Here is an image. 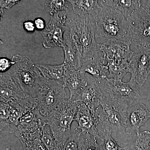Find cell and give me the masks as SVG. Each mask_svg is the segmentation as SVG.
<instances>
[{"label": "cell", "mask_w": 150, "mask_h": 150, "mask_svg": "<svg viewBox=\"0 0 150 150\" xmlns=\"http://www.w3.org/2000/svg\"><path fill=\"white\" fill-rule=\"evenodd\" d=\"M33 22L35 24V29L38 30L42 31L46 27V23L41 18L38 17L35 18Z\"/></svg>", "instance_id": "cell-35"}, {"label": "cell", "mask_w": 150, "mask_h": 150, "mask_svg": "<svg viewBox=\"0 0 150 150\" xmlns=\"http://www.w3.org/2000/svg\"><path fill=\"white\" fill-rule=\"evenodd\" d=\"M99 110V108L96 110V115H93L84 103H81L78 106L74 121L78 123V127L82 132L88 133L100 140L101 137L99 136L97 129L99 123L98 114Z\"/></svg>", "instance_id": "cell-13"}, {"label": "cell", "mask_w": 150, "mask_h": 150, "mask_svg": "<svg viewBox=\"0 0 150 150\" xmlns=\"http://www.w3.org/2000/svg\"><path fill=\"white\" fill-rule=\"evenodd\" d=\"M46 119L35 107L25 113L21 118L18 125L14 131L18 133H33L41 130Z\"/></svg>", "instance_id": "cell-16"}, {"label": "cell", "mask_w": 150, "mask_h": 150, "mask_svg": "<svg viewBox=\"0 0 150 150\" xmlns=\"http://www.w3.org/2000/svg\"><path fill=\"white\" fill-rule=\"evenodd\" d=\"M137 84L131 80L125 83L122 80L107 79L104 88L114 104L122 110H127L129 106L140 96Z\"/></svg>", "instance_id": "cell-6"}, {"label": "cell", "mask_w": 150, "mask_h": 150, "mask_svg": "<svg viewBox=\"0 0 150 150\" xmlns=\"http://www.w3.org/2000/svg\"><path fill=\"white\" fill-rule=\"evenodd\" d=\"M102 55L101 53L98 56L83 61L81 62L79 70L90 74L96 81L100 82L103 80L107 79L108 68L103 63Z\"/></svg>", "instance_id": "cell-18"}, {"label": "cell", "mask_w": 150, "mask_h": 150, "mask_svg": "<svg viewBox=\"0 0 150 150\" xmlns=\"http://www.w3.org/2000/svg\"><path fill=\"white\" fill-rule=\"evenodd\" d=\"M95 23L96 38L132 43L128 20L116 9L103 6L96 17Z\"/></svg>", "instance_id": "cell-2"}, {"label": "cell", "mask_w": 150, "mask_h": 150, "mask_svg": "<svg viewBox=\"0 0 150 150\" xmlns=\"http://www.w3.org/2000/svg\"><path fill=\"white\" fill-rule=\"evenodd\" d=\"M69 4H71L68 1L48 0L45 1L44 8L50 16H52L61 11H66L67 12L69 11Z\"/></svg>", "instance_id": "cell-26"}, {"label": "cell", "mask_w": 150, "mask_h": 150, "mask_svg": "<svg viewBox=\"0 0 150 150\" xmlns=\"http://www.w3.org/2000/svg\"><path fill=\"white\" fill-rule=\"evenodd\" d=\"M102 7L107 6L119 11L127 20L135 11L141 7V1L137 0H115L98 1Z\"/></svg>", "instance_id": "cell-20"}, {"label": "cell", "mask_w": 150, "mask_h": 150, "mask_svg": "<svg viewBox=\"0 0 150 150\" xmlns=\"http://www.w3.org/2000/svg\"><path fill=\"white\" fill-rule=\"evenodd\" d=\"M25 150H48L41 140V130L33 133L16 134Z\"/></svg>", "instance_id": "cell-21"}, {"label": "cell", "mask_w": 150, "mask_h": 150, "mask_svg": "<svg viewBox=\"0 0 150 150\" xmlns=\"http://www.w3.org/2000/svg\"><path fill=\"white\" fill-rule=\"evenodd\" d=\"M67 17V12L62 16H60L58 13L50 16V21L45 29L40 31L43 38L42 44L44 48H63L65 23Z\"/></svg>", "instance_id": "cell-11"}, {"label": "cell", "mask_w": 150, "mask_h": 150, "mask_svg": "<svg viewBox=\"0 0 150 150\" xmlns=\"http://www.w3.org/2000/svg\"><path fill=\"white\" fill-rule=\"evenodd\" d=\"M72 9L79 16H91L95 18L102 8L98 1L93 0H69Z\"/></svg>", "instance_id": "cell-19"}, {"label": "cell", "mask_w": 150, "mask_h": 150, "mask_svg": "<svg viewBox=\"0 0 150 150\" xmlns=\"http://www.w3.org/2000/svg\"><path fill=\"white\" fill-rule=\"evenodd\" d=\"M98 140L90 134L81 132L79 138L80 150H102Z\"/></svg>", "instance_id": "cell-28"}, {"label": "cell", "mask_w": 150, "mask_h": 150, "mask_svg": "<svg viewBox=\"0 0 150 150\" xmlns=\"http://www.w3.org/2000/svg\"><path fill=\"white\" fill-rule=\"evenodd\" d=\"M11 60L15 62L8 70L12 77L28 96L36 98L46 79L28 56L16 54Z\"/></svg>", "instance_id": "cell-3"}, {"label": "cell", "mask_w": 150, "mask_h": 150, "mask_svg": "<svg viewBox=\"0 0 150 150\" xmlns=\"http://www.w3.org/2000/svg\"><path fill=\"white\" fill-rule=\"evenodd\" d=\"M0 130L8 128L10 124L9 118L10 114L11 107L8 103L0 101Z\"/></svg>", "instance_id": "cell-31"}, {"label": "cell", "mask_w": 150, "mask_h": 150, "mask_svg": "<svg viewBox=\"0 0 150 150\" xmlns=\"http://www.w3.org/2000/svg\"><path fill=\"white\" fill-rule=\"evenodd\" d=\"M106 66L108 68L109 72L107 79L122 80L124 76L129 72V64L107 63Z\"/></svg>", "instance_id": "cell-27"}, {"label": "cell", "mask_w": 150, "mask_h": 150, "mask_svg": "<svg viewBox=\"0 0 150 150\" xmlns=\"http://www.w3.org/2000/svg\"><path fill=\"white\" fill-rule=\"evenodd\" d=\"M67 15L64 46L68 45L75 49L81 58V62L100 55V44L95 40V18L78 15L72 9L67 12Z\"/></svg>", "instance_id": "cell-1"}, {"label": "cell", "mask_w": 150, "mask_h": 150, "mask_svg": "<svg viewBox=\"0 0 150 150\" xmlns=\"http://www.w3.org/2000/svg\"><path fill=\"white\" fill-rule=\"evenodd\" d=\"M20 1H0V7H1V18H2L4 14V9L10 10L13 6L18 4Z\"/></svg>", "instance_id": "cell-33"}, {"label": "cell", "mask_w": 150, "mask_h": 150, "mask_svg": "<svg viewBox=\"0 0 150 150\" xmlns=\"http://www.w3.org/2000/svg\"><path fill=\"white\" fill-rule=\"evenodd\" d=\"M41 140L48 150H64L65 146L54 136L47 121L41 128Z\"/></svg>", "instance_id": "cell-23"}, {"label": "cell", "mask_w": 150, "mask_h": 150, "mask_svg": "<svg viewBox=\"0 0 150 150\" xmlns=\"http://www.w3.org/2000/svg\"><path fill=\"white\" fill-rule=\"evenodd\" d=\"M105 97L96 82H92L75 97L74 100L84 103L93 115L101 105Z\"/></svg>", "instance_id": "cell-15"}, {"label": "cell", "mask_w": 150, "mask_h": 150, "mask_svg": "<svg viewBox=\"0 0 150 150\" xmlns=\"http://www.w3.org/2000/svg\"><path fill=\"white\" fill-rule=\"evenodd\" d=\"M81 132V131L79 127L73 126L69 137L65 144L64 150H80L79 138Z\"/></svg>", "instance_id": "cell-30"}, {"label": "cell", "mask_w": 150, "mask_h": 150, "mask_svg": "<svg viewBox=\"0 0 150 150\" xmlns=\"http://www.w3.org/2000/svg\"><path fill=\"white\" fill-rule=\"evenodd\" d=\"M103 135L100 140V146L102 150H125L124 148L121 147L112 137V132L108 129H103Z\"/></svg>", "instance_id": "cell-29"}, {"label": "cell", "mask_w": 150, "mask_h": 150, "mask_svg": "<svg viewBox=\"0 0 150 150\" xmlns=\"http://www.w3.org/2000/svg\"><path fill=\"white\" fill-rule=\"evenodd\" d=\"M131 80L142 86L150 74V47L140 46L133 51L129 63Z\"/></svg>", "instance_id": "cell-9"}, {"label": "cell", "mask_w": 150, "mask_h": 150, "mask_svg": "<svg viewBox=\"0 0 150 150\" xmlns=\"http://www.w3.org/2000/svg\"><path fill=\"white\" fill-rule=\"evenodd\" d=\"M28 96H29L14 80L8 71L1 73L0 101L9 103L24 99Z\"/></svg>", "instance_id": "cell-12"}, {"label": "cell", "mask_w": 150, "mask_h": 150, "mask_svg": "<svg viewBox=\"0 0 150 150\" xmlns=\"http://www.w3.org/2000/svg\"><path fill=\"white\" fill-rule=\"evenodd\" d=\"M15 62L8 58H1L0 59V71L1 73H4L8 71L11 67L14 64Z\"/></svg>", "instance_id": "cell-32"}, {"label": "cell", "mask_w": 150, "mask_h": 150, "mask_svg": "<svg viewBox=\"0 0 150 150\" xmlns=\"http://www.w3.org/2000/svg\"><path fill=\"white\" fill-rule=\"evenodd\" d=\"M62 48L64 54L63 63L64 64L66 68L79 69L81 58L79 53L72 47L68 45H64Z\"/></svg>", "instance_id": "cell-25"}, {"label": "cell", "mask_w": 150, "mask_h": 150, "mask_svg": "<svg viewBox=\"0 0 150 150\" xmlns=\"http://www.w3.org/2000/svg\"><path fill=\"white\" fill-rule=\"evenodd\" d=\"M80 103L70 98L65 100L46 118L54 136L63 146L71 134L72 123Z\"/></svg>", "instance_id": "cell-4"}, {"label": "cell", "mask_w": 150, "mask_h": 150, "mask_svg": "<svg viewBox=\"0 0 150 150\" xmlns=\"http://www.w3.org/2000/svg\"><path fill=\"white\" fill-rule=\"evenodd\" d=\"M102 109L98 112V120L101 129L111 132L125 130L127 110H122L112 103L105 98L101 105Z\"/></svg>", "instance_id": "cell-8"}, {"label": "cell", "mask_w": 150, "mask_h": 150, "mask_svg": "<svg viewBox=\"0 0 150 150\" xmlns=\"http://www.w3.org/2000/svg\"><path fill=\"white\" fill-rule=\"evenodd\" d=\"M23 27L26 32L28 33H33L35 31V27L34 22L31 21H27L23 23Z\"/></svg>", "instance_id": "cell-34"}, {"label": "cell", "mask_w": 150, "mask_h": 150, "mask_svg": "<svg viewBox=\"0 0 150 150\" xmlns=\"http://www.w3.org/2000/svg\"><path fill=\"white\" fill-rule=\"evenodd\" d=\"M127 43L115 39L108 40L105 43L100 44V51L103 55V63L117 64H129L133 54L131 45Z\"/></svg>", "instance_id": "cell-10"}, {"label": "cell", "mask_w": 150, "mask_h": 150, "mask_svg": "<svg viewBox=\"0 0 150 150\" xmlns=\"http://www.w3.org/2000/svg\"><path fill=\"white\" fill-rule=\"evenodd\" d=\"M85 73L79 69L66 68L64 77V86L69 91L70 99L73 100L88 85Z\"/></svg>", "instance_id": "cell-17"}, {"label": "cell", "mask_w": 150, "mask_h": 150, "mask_svg": "<svg viewBox=\"0 0 150 150\" xmlns=\"http://www.w3.org/2000/svg\"><path fill=\"white\" fill-rule=\"evenodd\" d=\"M150 118V112L143 103L129 107L126 111L125 132L131 134L139 132L140 128Z\"/></svg>", "instance_id": "cell-14"}, {"label": "cell", "mask_w": 150, "mask_h": 150, "mask_svg": "<svg viewBox=\"0 0 150 150\" xmlns=\"http://www.w3.org/2000/svg\"><path fill=\"white\" fill-rule=\"evenodd\" d=\"M64 85L46 80L35 98V107L46 118L67 98Z\"/></svg>", "instance_id": "cell-5"}, {"label": "cell", "mask_w": 150, "mask_h": 150, "mask_svg": "<svg viewBox=\"0 0 150 150\" xmlns=\"http://www.w3.org/2000/svg\"><path fill=\"white\" fill-rule=\"evenodd\" d=\"M41 74L46 80H50L64 85L66 68L64 63L58 65H36Z\"/></svg>", "instance_id": "cell-22"}, {"label": "cell", "mask_w": 150, "mask_h": 150, "mask_svg": "<svg viewBox=\"0 0 150 150\" xmlns=\"http://www.w3.org/2000/svg\"><path fill=\"white\" fill-rule=\"evenodd\" d=\"M128 21L132 43L138 47H150V12L141 6Z\"/></svg>", "instance_id": "cell-7"}, {"label": "cell", "mask_w": 150, "mask_h": 150, "mask_svg": "<svg viewBox=\"0 0 150 150\" xmlns=\"http://www.w3.org/2000/svg\"><path fill=\"white\" fill-rule=\"evenodd\" d=\"M125 150H150V132L137 133L134 139L124 147Z\"/></svg>", "instance_id": "cell-24"}]
</instances>
